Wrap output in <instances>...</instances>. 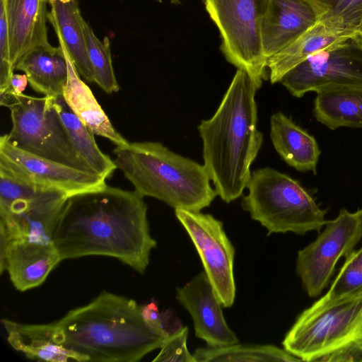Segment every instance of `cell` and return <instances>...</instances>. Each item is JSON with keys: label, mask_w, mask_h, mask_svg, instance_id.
Segmentation results:
<instances>
[{"label": "cell", "mask_w": 362, "mask_h": 362, "mask_svg": "<svg viewBox=\"0 0 362 362\" xmlns=\"http://www.w3.org/2000/svg\"><path fill=\"white\" fill-rule=\"evenodd\" d=\"M0 174L25 184L60 191L69 197L105 186L102 176L73 168L11 145L0 138Z\"/></svg>", "instance_id": "13"}, {"label": "cell", "mask_w": 362, "mask_h": 362, "mask_svg": "<svg viewBox=\"0 0 362 362\" xmlns=\"http://www.w3.org/2000/svg\"><path fill=\"white\" fill-rule=\"evenodd\" d=\"M50 6L47 20L53 26L73 60L79 74L87 81L95 82L85 41L83 20L77 0H47Z\"/></svg>", "instance_id": "21"}, {"label": "cell", "mask_w": 362, "mask_h": 362, "mask_svg": "<svg viewBox=\"0 0 362 362\" xmlns=\"http://www.w3.org/2000/svg\"><path fill=\"white\" fill-rule=\"evenodd\" d=\"M69 197L0 174V227L10 239L47 244Z\"/></svg>", "instance_id": "9"}, {"label": "cell", "mask_w": 362, "mask_h": 362, "mask_svg": "<svg viewBox=\"0 0 362 362\" xmlns=\"http://www.w3.org/2000/svg\"><path fill=\"white\" fill-rule=\"evenodd\" d=\"M324 230L298 252L296 272L310 297L319 296L327 286L341 257L354 250L362 238V209H341Z\"/></svg>", "instance_id": "10"}, {"label": "cell", "mask_w": 362, "mask_h": 362, "mask_svg": "<svg viewBox=\"0 0 362 362\" xmlns=\"http://www.w3.org/2000/svg\"><path fill=\"white\" fill-rule=\"evenodd\" d=\"M320 1L327 9L326 14L337 17L348 27L360 30L362 23V0Z\"/></svg>", "instance_id": "30"}, {"label": "cell", "mask_w": 362, "mask_h": 362, "mask_svg": "<svg viewBox=\"0 0 362 362\" xmlns=\"http://www.w3.org/2000/svg\"><path fill=\"white\" fill-rule=\"evenodd\" d=\"M193 356L196 362L302 361L286 350L273 345L235 344L221 347H202L194 351Z\"/></svg>", "instance_id": "26"}, {"label": "cell", "mask_w": 362, "mask_h": 362, "mask_svg": "<svg viewBox=\"0 0 362 362\" xmlns=\"http://www.w3.org/2000/svg\"><path fill=\"white\" fill-rule=\"evenodd\" d=\"M327 12L320 0H269L261 29L265 58L287 47Z\"/></svg>", "instance_id": "14"}, {"label": "cell", "mask_w": 362, "mask_h": 362, "mask_svg": "<svg viewBox=\"0 0 362 362\" xmlns=\"http://www.w3.org/2000/svg\"><path fill=\"white\" fill-rule=\"evenodd\" d=\"M326 294L315 302L322 305L362 294V247L351 252Z\"/></svg>", "instance_id": "28"}, {"label": "cell", "mask_w": 362, "mask_h": 362, "mask_svg": "<svg viewBox=\"0 0 362 362\" xmlns=\"http://www.w3.org/2000/svg\"><path fill=\"white\" fill-rule=\"evenodd\" d=\"M175 213L192 240L222 306L231 307L235 298V249L224 231L223 223L200 211L175 209Z\"/></svg>", "instance_id": "12"}, {"label": "cell", "mask_w": 362, "mask_h": 362, "mask_svg": "<svg viewBox=\"0 0 362 362\" xmlns=\"http://www.w3.org/2000/svg\"><path fill=\"white\" fill-rule=\"evenodd\" d=\"M173 4H178L182 0H170Z\"/></svg>", "instance_id": "34"}, {"label": "cell", "mask_w": 362, "mask_h": 362, "mask_svg": "<svg viewBox=\"0 0 362 362\" xmlns=\"http://www.w3.org/2000/svg\"><path fill=\"white\" fill-rule=\"evenodd\" d=\"M52 240L62 261L107 256L140 274L157 245L150 234L144 197L107 185L69 197Z\"/></svg>", "instance_id": "1"}, {"label": "cell", "mask_w": 362, "mask_h": 362, "mask_svg": "<svg viewBox=\"0 0 362 362\" xmlns=\"http://www.w3.org/2000/svg\"><path fill=\"white\" fill-rule=\"evenodd\" d=\"M54 322L61 344L85 362H136L168 338L148 327L136 301L107 291Z\"/></svg>", "instance_id": "3"}, {"label": "cell", "mask_w": 362, "mask_h": 362, "mask_svg": "<svg viewBox=\"0 0 362 362\" xmlns=\"http://www.w3.org/2000/svg\"><path fill=\"white\" fill-rule=\"evenodd\" d=\"M61 261L54 242L41 244L8 238L5 257L0 262V273L6 271L14 287L25 291L43 284Z\"/></svg>", "instance_id": "17"}, {"label": "cell", "mask_w": 362, "mask_h": 362, "mask_svg": "<svg viewBox=\"0 0 362 362\" xmlns=\"http://www.w3.org/2000/svg\"><path fill=\"white\" fill-rule=\"evenodd\" d=\"M113 153L117 168L136 192L175 210L200 211L217 195L204 165L175 153L162 143L128 142L117 146Z\"/></svg>", "instance_id": "4"}, {"label": "cell", "mask_w": 362, "mask_h": 362, "mask_svg": "<svg viewBox=\"0 0 362 362\" xmlns=\"http://www.w3.org/2000/svg\"><path fill=\"white\" fill-rule=\"evenodd\" d=\"M7 341L16 351L30 359L48 362H85L79 354L62 345L54 322L48 324H23L8 319L1 321Z\"/></svg>", "instance_id": "19"}, {"label": "cell", "mask_w": 362, "mask_h": 362, "mask_svg": "<svg viewBox=\"0 0 362 362\" xmlns=\"http://www.w3.org/2000/svg\"><path fill=\"white\" fill-rule=\"evenodd\" d=\"M247 188L242 207L267 230V235L320 231L327 221L326 210L297 180L272 168L252 172Z\"/></svg>", "instance_id": "6"}, {"label": "cell", "mask_w": 362, "mask_h": 362, "mask_svg": "<svg viewBox=\"0 0 362 362\" xmlns=\"http://www.w3.org/2000/svg\"><path fill=\"white\" fill-rule=\"evenodd\" d=\"M284 349L303 361L362 362V294L305 310Z\"/></svg>", "instance_id": "5"}, {"label": "cell", "mask_w": 362, "mask_h": 362, "mask_svg": "<svg viewBox=\"0 0 362 362\" xmlns=\"http://www.w3.org/2000/svg\"><path fill=\"white\" fill-rule=\"evenodd\" d=\"M270 137L281 158L300 172L316 173L320 151L312 135L281 112L270 119Z\"/></svg>", "instance_id": "23"}, {"label": "cell", "mask_w": 362, "mask_h": 362, "mask_svg": "<svg viewBox=\"0 0 362 362\" xmlns=\"http://www.w3.org/2000/svg\"><path fill=\"white\" fill-rule=\"evenodd\" d=\"M358 36H362L361 31L325 14L296 40L267 59L271 83H279L287 72L310 56Z\"/></svg>", "instance_id": "16"}, {"label": "cell", "mask_w": 362, "mask_h": 362, "mask_svg": "<svg viewBox=\"0 0 362 362\" xmlns=\"http://www.w3.org/2000/svg\"><path fill=\"white\" fill-rule=\"evenodd\" d=\"M86 49L96 83L105 93L112 94L119 90L111 56L108 37L101 41L95 35L91 26L83 20Z\"/></svg>", "instance_id": "27"}, {"label": "cell", "mask_w": 362, "mask_h": 362, "mask_svg": "<svg viewBox=\"0 0 362 362\" xmlns=\"http://www.w3.org/2000/svg\"><path fill=\"white\" fill-rule=\"evenodd\" d=\"M279 83L296 98L330 88L362 86V36L310 56Z\"/></svg>", "instance_id": "11"}, {"label": "cell", "mask_w": 362, "mask_h": 362, "mask_svg": "<svg viewBox=\"0 0 362 362\" xmlns=\"http://www.w3.org/2000/svg\"><path fill=\"white\" fill-rule=\"evenodd\" d=\"M187 335L188 328L186 326L177 328L163 342L153 361L196 362L187 347Z\"/></svg>", "instance_id": "29"}, {"label": "cell", "mask_w": 362, "mask_h": 362, "mask_svg": "<svg viewBox=\"0 0 362 362\" xmlns=\"http://www.w3.org/2000/svg\"><path fill=\"white\" fill-rule=\"evenodd\" d=\"M313 113L330 129H362V86H341L317 93Z\"/></svg>", "instance_id": "24"}, {"label": "cell", "mask_w": 362, "mask_h": 362, "mask_svg": "<svg viewBox=\"0 0 362 362\" xmlns=\"http://www.w3.org/2000/svg\"><path fill=\"white\" fill-rule=\"evenodd\" d=\"M8 108L12 127L4 135L11 145L38 157L97 174L74 147L55 98L23 93L16 96Z\"/></svg>", "instance_id": "7"}, {"label": "cell", "mask_w": 362, "mask_h": 362, "mask_svg": "<svg viewBox=\"0 0 362 362\" xmlns=\"http://www.w3.org/2000/svg\"><path fill=\"white\" fill-rule=\"evenodd\" d=\"M141 313L146 324L156 334L167 338L173 332L167 328L164 317L159 312L154 300L141 305Z\"/></svg>", "instance_id": "32"}, {"label": "cell", "mask_w": 362, "mask_h": 362, "mask_svg": "<svg viewBox=\"0 0 362 362\" xmlns=\"http://www.w3.org/2000/svg\"><path fill=\"white\" fill-rule=\"evenodd\" d=\"M15 69L23 71L31 88L44 96L62 95L68 79V66L60 45L48 44L31 49L17 62Z\"/></svg>", "instance_id": "22"}, {"label": "cell", "mask_w": 362, "mask_h": 362, "mask_svg": "<svg viewBox=\"0 0 362 362\" xmlns=\"http://www.w3.org/2000/svg\"><path fill=\"white\" fill-rule=\"evenodd\" d=\"M4 5L13 68L31 49L49 44L47 0H0Z\"/></svg>", "instance_id": "18"}, {"label": "cell", "mask_w": 362, "mask_h": 362, "mask_svg": "<svg viewBox=\"0 0 362 362\" xmlns=\"http://www.w3.org/2000/svg\"><path fill=\"white\" fill-rule=\"evenodd\" d=\"M209 1V0H205V2H206V1Z\"/></svg>", "instance_id": "36"}, {"label": "cell", "mask_w": 362, "mask_h": 362, "mask_svg": "<svg viewBox=\"0 0 362 362\" xmlns=\"http://www.w3.org/2000/svg\"><path fill=\"white\" fill-rule=\"evenodd\" d=\"M360 30L362 32V23H361V26H360Z\"/></svg>", "instance_id": "35"}, {"label": "cell", "mask_w": 362, "mask_h": 362, "mask_svg": "<svg viewBox=\"0 0 362 362\" xmlns=\"http://www.w3.org/2000/svg\"><path fill=\"white\" fill-rule=\"evenodd\" d=\"M176 298L191 315L195 336L209 347L238 344V339L228 326L218 298L205 273L201 272L184 286L177 288Z\"/></svg>", "instance_id": "15"}, {"label": "cell", "mask_w": 362, "mask_h": 362, "mask_svg": "<svg viewBox=\"0 0 362 362\" xmlns=\"http://www.w3.org/2000/svg\"><path fill=\"white\" fill-rule=\"evenodd\" d=\"M269 0H209L206 9L218 28L226 59L245 70L259 89L266 78L267 59L261 29Z\"/></svg>", "instance_id": "8"}, {"label": "cell", "mask_w": 362, "mask_h": 362, "mask_svg": "<svg viewBox=\"0 0 362 362\" xmlns=\"http://www.w3.org/2000/svg\"><path fill=\"white\" fill-rule=\"evenodd\" d=\"M55 104L77 153L98 175L106 180L110 177L117 166L115 161L100 149L94 133L69 108L63 95L55 98Z\"/></svg>", "instance_id": "25"}, {"label": "cell", "mask_w": 362, "mask_h": 362, "mask_svg": "<svg viewBox=\"0 0 362 362\" xmlns=\"http://www.w3.org/2000/svg\"><path fill=\"white\" fill-rule=\"evenodd\" d=\"M13 70L7 21L4 5L0 2V91L8 86Z\"/></svg>", "instance_id": "31"}, {"label": "cell", "mask_w": 362, "mask_h": 362, "mask_svg": "<svg viewBox=\"0 0 362 362\" xmlns=\"http://www.w3.org/2000/svg\"><path fill=\"white\" fill-rule=\"evenodd\" d=\"M59 43L68 66V79L62 95L69 108L94 134L110 140L116 146L127 144L129 141L115 129L90 88L81 78L63 43Z\"/></svg>", "instance_id": "20"}, {"label": "cell", "mask_w": 362, "mask_h": 362, "mask_svg": "<svg viewBox=\"0 0 362 362\" xmlns=\"http://www.w3.org/2000/svg\"><path fill=\"white\" fill-rule=\"evenodd\" d=\"M257 87L250 75L238 69L214 115L198 126L204 165L221 199L240 197L250 179V166L263 141L257 128Z\"/></svg>", "instance_id": "2"}, {"label": "cell", "mask_w": 362, "mask_h": 362, "mask_svg": "<svg viewBox=\"0 0 362 362\" xmlns=\"http://www.w3.org/2000/svg\"><path fill=\"white\" fill-rule=\"evenodd\" d=\"M28 83L26 75L13 74L8 86L0 91V105L8 107L16 96L23 94Z\"/></svg>", "instance_id": "33"}]
</instances>
